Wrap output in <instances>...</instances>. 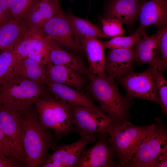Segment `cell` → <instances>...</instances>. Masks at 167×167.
Listing matches in <instances>:
<instances>
[{
    "label": "cell",
    "instance_id": "cell-34",
    "mask_svg": "<svg viewBox=\"0 0 167 167\" xmlns=\"http://www.w3.org/2000/svg\"><path fill=\"white\" fill-rule=\"evenodd\" d=\"M167 166V149L164 151L158 156L152 167Z\"/></svg>",
    "mask_w": 167,
    "mask_h": 167
},
{
    "label": "cell",
    "instance_id": "cell-9",
    "mask_svg": "<svg viewBox=\"0 0 167 167\" xmlns=\"http://www.w3.org/2000/svg\"><path fill=\"white\" fill-rule=\"evenodd\" d=\"M41 29L44 36H48L52 42L75 52L80 51L81 41L67 15L62 11L55 15Z\"/></svg>",
    "mask_w": 167,
    "mask_h": 167
},
{
    "label": "cell",
    "instance_id": "cell-6",
    "mask_svg": "<svg viewBox=\"0 0 167 167\" xmlns=\"http://www.w3.org/2000/svg\"><path fill=\"white\" fill-rule=\"evenodd\" d=\"M70 105L76 131L81 137L90 139L93 142L96 140V134H109L116 122L104 111Z\"/></svg>",
    "mask_w": 167,
    "mask_h": 167
},
{
    "label": "cell",
    "instance_id": "cell-18",
    "mask_svg": "<svg viewBox=\"0 0 167 167\" xmlns=\"http://www.w3.org/2000/svg\"><path fill=\"white\" fill-rule=\"evenodd\" d=\"M81 42L88 60V71L97 75L105 74V48L101 41L97 38L87 37Z\"/></svg>",
    "mask_w": 167,
    "mask_h": 167
},
{
    "label": "cell",
    "instance_id": "cell-29",
    "mask_svg": "<svg viewBox=\"0 0 167 167\" xmlns=\"http://www.w3.org/2000/svg\"><path fill=\"white\" fill-rule=\"evenodd\" d=\"M13 46L7 48L0 54V82L8 76L15 75L17 64L13 52Z\"/></svg>",
    "mask_w": 167,
    "mask_h": 167
},
{
    "label": "cell",
    "instance_id": "cell-25",
    "mask_svg": "<svg viewBox=\"0 0 167 167\" xmlns=\"http://www.w3.org/2000/svg\"><path fill=\"white\" fill-rule=\"evenodd\" d=\"M67 16L80 41L87 37L105 38L107 37L99 28L88 20L78 17L71 14Z\"/></svg>",
    "mask_w": 167,
    "mask_h": 167
},
{
    "label": "cell",
    "instance_id": "cell-12",
    "mask_svg": "<svg viewBox=\"0 0 167 167\" xmlns=\"http://www.w3.org/2000/svg\"><path fill=\"white\" fill-rule=\"evenodd\" d=\"M135 62L134 46L110 49L105 58V73L113 79L127 75L133 72Z\"/></svg>",
    "mask_w": 167,
    "mask_h": 167
},
{
    "label": "cell",
    "instance_id": "cell-35",
    "mask_svg": "<svg viewBox=\"0 0 167 167\" xmlns=\"http://www.w3.org/2000/svg\"><path fill=\"white\" fill-rule=\"evenodd\" d=\"M19 166L15 159L5 156H0V167H14Z\"/></svg>",
    "mask_w": 167,
    "mask_h": 167
},
{
    "label": "cell",
    "instance_id": "cell-38",
    "mask_svg": "<svg viewBox=\"0 0 167 167\" xmlns=\"http://www.w3.org/2000/svg\"><path fill=\"white\" fill-rule=\"evenodd\" d=\"M45 0H37L38 2H42Z\"/></svg>",
    "mask_w": 167,
    "mask_h": 167
},
{
    "label": "cell",
    "instance_id": "cell-11",
    "mask_svg": "<svg viewBox=\"0 0 167 167\" xmlns=\"http://www.w3.org/2000/svg\"><path fill=\"white\" fill-rule=\"evenodd\" d=\"M18 113L0 104V129L11 143L19 161H25L21 118Z\"/></svg>",
    "mask_w": 167,
    "mask_h": 167
},
{
    "label": "cell",
    "instance_id": "cell-36",
    "mask_svg": "<svg viewBox=\"0 0 167 167\" xmlns=\"http://www.w3.org/2000/svg\"><path fill=\"white\" fill-rule=\"evenodd\" d=\"M12 18L10 14L3 10L0 6V26Z\"/></svg>",
    "mask_w": 167,
    "mask_h": 167
},
{
    "label": "cell",
    "instance_id": "cell-1",
    "mask_svg": "<svg viewBox=\"0 0 167 167\" xmlns=\"http://www.w3.org/2000/svg\"><path fill=\"white\" fill-rule=\"evenodd\" d=\"M87 75L90 81L88 91L104 112L116 122L127 121L130 102L121 95L114 79L105 73L97 75L88 71Z\"/></svg>",
    "mask_w": 167,
    "mask_h": 167
},
{
    "label": "cell",
    "instance_id": "cell-5",
    "mask_svg": "<svg viewBox=\"0 0 167 167\" xmlns=\"http://www.w3.org/2000/svg\"><path fill=\"white\" fill-rule=\"evenodd\" d=\"M46 92L35 102L41 125L54 131L58 138L66 135L73 130L70 105L61 99H54Z\"/></svg>",
    "mask_w": 167,
    "mask_h": 167
},
{
    "label": "cell",
    "instance_id": "cell-23",
    "mask_svg": "<svg viewBox=\"0 0 167 167\" xmlns=\"http://www.w3.org/2000/svg\"><path fill=\"white\" fill-rule=\"evenodd\" d=\"M44 37L42 29L29 28L26 29L13 47V52L17 65L21 59L28 56L33 48Z\"/></svg>",
    "mask_w": 167,
    "mask_h": 167
},
{
    "label": "cell",
    "instance_id": "cell-28",
    "mask_svg": "<svg viewBox=\"0 0 167 167\" xmlns=\"http://www.w3.org/2000/svg\"><path fill=\"white\" fill-rule=\"evenodd\" d=\"M37 0H14L10 7L9 13L11 18L23 24Z\"/></svg>",
    "mask_w": 167,
    "mask_h": 167
},
{
    "label": "cell",
    "instance_id": "cell-16",
    "mask_svg": "<svg viewBox=\"0 0 167 167\" xmlns=\"http://www.w3.org/2000/svg\"><path fill=\"white\" fill-rule=\"evenodd\" d=\"M61 11L57 0L38 2L32 8L23 24L28 28L41 29L47 22Z\"/></svg>",
    "mask_w": 167,
    "mask_h": 167
},
{
    "label": "cell",
    "instance_id": "cell-10",
    "mask_svg": "<svg viewBox=\"0 0 167 167\" xmlns=\"http://www.w3.org/2000/svg\"><path fill=\"white\" fill-rule=\"evenodd\" d=\"M116 155L108 139L103 136L92 147L84 150L75 167H120L114 161Z\"/></svg>",
    "mask_w": 167,
    "mask_h": 167
},
{
    "label": "cell",
    "instance_id": "cell-7",
    "mask_svg": "<svg viewBox=\"0 0 167 167\" xmlns=\"http://www.w3.org/2000/svg\"><path fill=\"white\" fill-rule=\"evenodd\" d=\"M156 126L143 139L132 158L124 167H152L158 156L167 149L166 128L158 119Z\"/></svg>",
    "mask_w": 167,
    "mask_h": 167
},
{
    "label": "cell",
    "instance_id": "cell-13",
    "mask_svg": "<svg viewBox=\"0 0 167 167\" xmlns=\"http://www.w3.org/2000/svg\"><path fill=\"white\" fill-rule=\"evenodd\" d=\"M158 28L155 34L150 36H146L140 39L134 47L135 62L139 64H148L150 66L156 68L161 73V61L159 48L161 30L160 27Z\"/></svg>",
    "mask_w": 167,
    "mask_h": 167
},
{
    "label": "cell",
    "instance_id": "cell-32",
    "mask_svg": "<svg viewBox=\"0 0 167 167\" xmlns=\"http://www.w3.org/2000/svg\"><path fill=\"white\" fill-rule=\"evenodd\" d=\"M2 156L19 161V158L11 143L0 129V156Z\"/></svg>",
    "mask_w": 167,
    "mask_h": 167
},
{
    "label": "cell",
    "instance_id": "cell-22",
    "mask_svg": "<svg viewBox=\"0 0 167 167\" xmlns=\"http://www.w3.org/2000/svg\"><path fill=\"white\" fill-rule=\"evenodd\" d=\"M15 73L41 85L44 86L45 85L46 80L45 65L28 57L19 62Z\"/></svg>",
    "mask_w": 167,
    "mask_h": 167
},
{
    "label": "cell",
    "instance_id": "cell-8",
    "mask_svg": "<svg viewBox=\"0 0 167 167\" xmlns=\"http://www.w3.org/2000/svg\"><path fill=\"white\" fill-rule=\"evenodd\" d=\"M153 67L140 73L133 71L116 78L125 89L129 98L143 99L159 104Z\"/></svg>",
    "mask_w": 167,
    "mask_h": 167
},
{
    "label": "cell",
    "instance_id": "cell-3",
    "mask_svg": "<svg viewBox=\"0 0 167 167\" xmlns=\"http://www.w3.org/2000/svg\"><path fill=\"white\" fill-rule=\"evenodd\" d=\"M135 125L128 121L116 122L109 134L108 142L113 147L118 164L124 167L135 155L147 134L156 126Z\"/></svg>",
    "mask_w": 167,
    "mask_h": 167
},
{
    "label": "cell",
    "instance_id": "cell-14",
    "mask_svg": "<svg viewBox=\"0 0 167 167\" xmlns=\"http://www.w3.org/2000/svg\"><path fill=\"white\" fill-rule=\"evenodd\" d=\"M167 0H148L140 4L138 17L140 23L138 29L145 31L153 24L158 28L167 25Z\"/></svg>",
    "mask_w": 167,
    "mask_h": 167
},
{
    "label": "cell",
    "instance_id": "cell-20",
    "mask_svg": "<svg viewBox=\"0 0 167 167\" xmlns=\"http://www.w3.org/2000/svg\"><path fill=\"white\" fill-rule=\"evenodd\" d=\"M139 5V0H113L107 11L106 17L131 25L138 17Z\"/></svg>",
    "mask_w": 167,
    "mask_h": 167
},
{
    "label": "cell",
    "instance_id": "cell-15",
    "mask_svg": "<svg viewBox=\"0 0 167 167\" xmlns=\"http://www.w3.org/2000/svg\"><path fill=\"white\" fill-rule=\"evenodd\" d=\"M48 90L57 97L69 104L104 111L96 105L88 95L69 86L54 82L46 81L45 83Z\"/></svg>",
    "mask_w": 167,
    "mask_h": 167
},
{
    "label": "cell",
    "instance_id": "cell-2",
    "mask_svg": "<svg viewBox=\"0 0 167 167\" xmlns=\"http://www.w3.org/2000/svg\"><path fill=\"white\" fill-rule=\"evenodd\" d=\"M46 92L44 86L19 75H11L0 82V104L23 113Z\"/></svg>",
    "mask_w": 167,
    "mask_h": 167
},
{
    "label": "cell",
    "instance_id": "cell-17",
    "mask_svg": "<svg viewBox=\"0 0 167 167\" xmlns=\"http://www.w3.org/2000/svg\"><path fill=\"white\" fill-rule=\"evenodd\" d=\"M45 66L46 81L64 84L80 91L86 84V80L82 75L70 68L50 62Z\"/></svg>",
    "mask_w": 167,
    "mask_h": 167
},
{
    "label": "cell",
    "instance_id": "cell-24",
    "mask_svg": "<svg viewBox=\"0 0 167 167\" xmlns=\"http://www.w3.org/2000/svg\"><path fill=\"white\" fill-rule=\"evenodd\" d=\"M27 28L12 18L0 26V54L14 46Z\"/></svg>",
    "mask_w": 167,
    "mask_h": 167
},
{
    "label": "cell",
    "instance_id": "cell-33",
    "mask_svg": "<svg viewBox=\"0 0 167 167\" xmlns=\"http://www.w3.org/2000/svg\"><path fill=\"white\" fill-rule=\"evenodd\" d=\"M160 27L161 28V33L159 42V48L161 61V73H162L167 68V25Z\"/></svg>",
    "mask_w": 167,
    "mask_h": 167
},
{
    "label": "cell",
    "instance_id": "cell-30",
    "mask_svg": "<svg viewBox=\"0 0 167 167\" xmlns=\"http://www.w3.org/2000/svg\"><path fill=\"white\" fill-rule=\"evenodd\" d=\"M153 74L158 95L159 104L162 112L167 114V81L165 78L155 67H153Z\"/></svg>",
    "mask_w": 167,
    "mask_h": 167
},
{
    "label": "cell",
    "instance_id": "cell-37",
    "mask_svg": "<svg viewBox=\"0 0 167 167\" xmlns=\"http://www.w3.org/2000/svg\"><path fill=\"white\" fill-rule=\"evenodd\" d=\"M14 0H0V6L3 10L9 13L10 9Z\"/></svg>",
    "mask_w": 167,
    "mask_h": 167
},
{
    "label": "cell",
    "instance_id": "cell-31",
    "mask_svg": "<svg viewBox=\"0 0 167 167\" xmlns=\"http://www.w3.org/2000/svg\"><path fill=\"white\" fill-rule=\"evenodd\" d=\"M103 32L107 36H117L124 34L122 23L118 20L111 18L102 19L101 20Z\"/></svg>",
    "mask_w": 167,
    "mask_h": 167
},
{
    "label": "cell",
    "instance_id": "cell-21",
    "mask_svg": "<svg viewBox=\"0 0 167 167\" xmlns=\"http://www.w3.org/2000/svg\"><path fill=\"white\" fill-rule=\"evenodd\" d=\"M50 62L70 68L81 75L87 74L88 70L81 59L62 49L51 41Z\"/></svg>",
    "mask_w": 167,
    "mask_h": 167
},
{
    "label": "cell",
    "instance_id": "cell-27",
    "mask_svg": "<svg viewBox=\"0 0 167 167\" xmlns=\"http://www.w3.org/2000/svg\"><path fill=\"white\" fill-rule=\"evenodd\" d=\"M51 41L48 36H44L31 51L28 57L46 65L50 62Z\"/></svg>",
    "mask_w": 167,
    "mask_h": 167
},
{
    "label": "cell",
    "instance_id": "cell-4",
    "mask_svg": "<svg viewBox=\"0 0 167 167\" xmlns=\"http://www.w3.org/2000/svg\"><path fill=\"white\" fill-rule=\"evenodd\" d=\"M21 118L26 165L38 167L45 159L47 151L53 144L52 135L31 114Z\"/></svg>",
    "mask_w": 167,
    "mask_h": 167
},
{
    "label": "cell",
    "instance_id": "cell-26",
    "mask_svg": "<svg viewBox=\"0 0 167 167\" xmlns=\"http://www.w3.org/2000/svg\"><path fill=\"white\" fill-rule=\"evenodd\" d=\"M146 36L145 31L138 29L133 35L128 36H117L106 41H101L104 46L110 49L132 47L142 36Z\"/></svg>",
    "mask_w": 167,
    "mask_h": 167
},
{
    "label": "cell",
    "instance_id": "cell-19",
    "mask_svg": "<svg viewBox=\"0 0 167 167\" xmlns=\"http://www.w3.org/2000/svg\"><path fill=\"white\" fill-rule=\"evenodd\" d=\"M91 142L90 139L81 137L75 142L58 147L45 159L59 162L64 167H75L85 147Z\"/></svg>",
    "mask_w": 167,
    "mask_h": 167
}]
</instances>
